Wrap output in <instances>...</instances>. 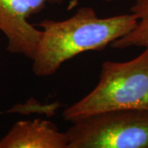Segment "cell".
<instances>
[{"instance_id": "1", "label": "cell", "mask_w": 148, "mask_h": 148, "mask_svg": "<svg viewBox=\"0 0 148 148\" xmlns=\"http://www.w3.org/2000/svg\"><path fill=\"white\" fill-rule=\"evenodd\" d=\"M132 13L100 17L89 6L79 8L64 20L45 19L39 22L41 37L32 59V72L45 77L55 74L63 64L80 53L100 51L136 27Z\"/></svg>"}, {"instance_id": "4", "label": "cell", "mask_w": 148, "mask_h": 148, "mask_svg": "<svg viewBox=\"0 0 148 148\" xmlns=\"http://www.w3.org/2000/svg\"><path fill=\"white\" fill-rule=\"evenodd\" d=\"M65 0H0V32L10 53L33 59L42 32L29 22L48 5H62Z\"/></svg>"}, {"instance_id": "7", "label": "cell", "mask_w": 148, "mask_h": 148, "mask_svg": "<svg viewBox=\"0 0 148 148\" xmlns=\"http://www.w3.org/2000/svg\"><path fill=\"white\" fill-rule=\"evenodd\" d=\"M104 1H106V2H112V1H114V0H104Z\"/></svg>"}, {"instance_id": "2", "label": "cell", "mask_w": 148, "mask_h": 148, "mask_svg": "<svg viewBox=\"0 0 148 148\" xmlns=\"http://www.w3.org/2000/svg\"><path fill=\"white\" fill-rule=\"evenodd\" d=\"M148 110V47L126 62L106 61L94 89L63 112L72 122L106 111Z\"/></svg>"}, {"instance_id": "5", "label": "cell", "mask_w": 148, "mask_h": 148, "mask_svg": "<svg viewBox=\"0 0 148 148\" xmlns=\"http://www.w3.org/2000/svg\"><path fill=\"white\" fill-rule=\"evenodd\" d=\"M69 143L67 132L40 119L16 122L0 138V148H69Z\"/></svg>"}, {"instance_id": "3", "label": "cell", "mask_w": 148, "mask_h": 148, "mask_svg": "<svg viewBox=\"0 0 148 148\" xmlns=\"http://www.w3.org/2000/svg\"><path fill=\"white\" fill-rule=\"evenodd\" d=\"M69 148H148V110L106 111L72 122Z\"/></svg>"}, {"instance_id": "6", "label": "cell", "mask_w": 148, "mask_h": 148, "mask_svg": "<svg viewBox=\"0 0 148 148\" xmlns=\"http://www.w3.org/2000/svg\"><path fill=\"white\" fill-rule=\"evenodd\" d=\"M130 12L138 19L136 27L126 36L110 45L114 49L148 47V0H136L130 8Z\"/></svg>"}]
</instances>
